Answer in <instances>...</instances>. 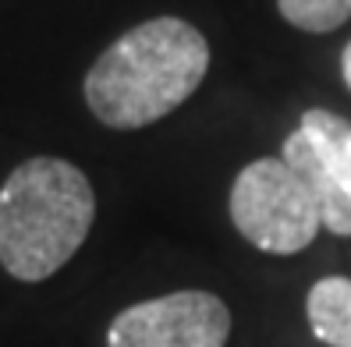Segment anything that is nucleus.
<instances>
[{
  "instance_id": "obj_6",
  "label": "nucleus",
  "mask_w": 351,
  "mask_h": 347,
  "mask_svg": "<svg viewBox=\"0 0 351 347\" xmlns=\"http://www.w3.org/2000/svg\"><path fill=\"white\" fill-rule=\"evenodd\" d=\"M308 326L330 347H351V280L348 277H323L313 283L305 301Z\"/></svg>"
},
{
  "instance_id": "obj_7",
  "label": "nucleus",
  "mask_w": 351,
  "mask_h": 347,
  "mask_svg": "<svg viewBox=\"0 0 351 347\" xmlns=\"http://www.w3.org/2000/svg\"><path fill=\"white\" fill-rule=\"evenodd\" d=\"M298 128L308 135L316 153L330 163L337 181L351 192V120L330 114V110H305Z\"/></svg>"
},
{
  "instance_id": "obj_3",
  "label": "nucleus",
  "mask_w": 351,
  "mask_h": 347,
  "mask_svg": "<svg viewBox=\"0 0 351 347\" xmlns=\"http://www.w3.org/2000/svg\"><path fill=\"white\" fill-rule=\"evenodd\" d=\"M231 220L241 237L270 255H295L316 241V198L284 159L249 163L231 188Z\"/></svg>"
},
{
  "instance_id": "obj_2",
  "label": "nucleus",
  "mask_w": 351,
  "mask_h": 347,
  "mask_svg": "<svg viewBox=\"0 0 351 347\" xmlns=\"http://www.w3.org/2000/svg\"><path fill=\"white\" fill-rule=\"evenodd\" d=\"M96 195L75 163L36 156L0 188V266L14 280L53 277L93 231Z\"/></svg>"
},
{
  "instance_id": "obj_8",
  "label": "nucleus",
  "mask_w": 351,
  "mask_h": 347,
  "mask_svg": "<svg viewBox=\"0 0 351 347\" xmlns=\"http://www.w3.org/2000/svg\"><path fill=\"white\" fill-rule=\"evenodd\" d=\"M277 11L302 32H334L351 18V0H277Z\"/></svg>"
},
{
  "instance_id": "obj_4",
  "label": "nucleus",
  "mask_w": 351,
  "mask_h": 347,
  "mask_svg": "<svg viewBox=\"0 0 351 347\" xmlns=\"http://www.w3.org/2000/svg\"><path fill=\"white\" fill-rule=\"evenodd\" d=\"M231 312L210 291H174L125 309L107 333V347H223Z\"/></svg>"
},
{
  "instance_id": "obj_1",
  "label": "nucleus",
  "mask_w": 351,
  "mask_h": 347,
  "mask_svg": "<svg viewBox=\"0 0 351 347\" xmlns=\"http://www.w3.org/2000/svg\"><path fill=\"white\" fill-rule=\"evenodd\" d=\"M210 71V43L181 18H153L103 50L86 75V103L107 128H146L181 107Z\"/></svg>"
},
{
  "instance_id": "obj_5",
  "label": "nucleus",
  "mask_w": 351,
  "mask_h": 347,
  "mask_svg": "<svg viewBox=\"0 0 351 347\" xmlns=\"http://www.w3.org/2000/svg\"><path fill=\"white\" fill-rule=\"evenodd\" d=\"M280 159L302 177L308 195L316 198L323 227L330 234H337V237H351V192L337 181V174L330 170V163L316 153V146L308 142V135L302 128L284 138Z\"/></svg>"
},
{
  "instance_id": "obj_9",
  "label": "nucleus",
  "mask_w": 351,
  "mask_h": 347,
  "mask_svg": "<svg viewBox=\"0 0 351 347\" xmlns=\"http://www.w3.org/2000/svg\"><path fill=\"white\" fill-rule=\"evenodd\" d=\"M341 75H344V86L351 89V43H348L344 53H341Z\"/></svg>"
}]
</instances>
